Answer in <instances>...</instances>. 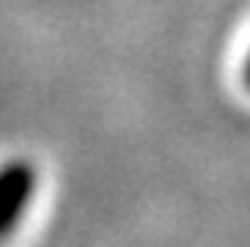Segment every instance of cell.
<instances>
[{"label": "cell", "mask_w": 250, "mask_h": 247, "mask_svg": "<svg viewBox=\"0 0 250 247\" xmlns=\"http://www.w3.org/2000/svg\"><path fill=\"white\" fill-rule=\"evenodd\" d=\"M247 87H250V57H247Z\"/></svg>", "instance_id": "cell-2"}, {"label": "cell", "mask_w": 250, "mask_h": 247, "mask_svg": "<svg viewBox=\"0 0 250 247\" xmlns=\"http://www.w3.org/2000/svg\"><path fill=\"white\" fill-rule=\"evenodd\" d=\"M34 194H37V174L27 160H10L0 167V241L20 227Z\"/></svg>", "instance_id": "cell-1"}]
</instances>
